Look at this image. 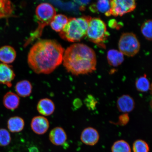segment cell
I'll return each mask as SVG.
<instances>
[{
  "label": "cell",
  "mask_w": 152,
  "mask_h": 152,
  "mask_svg": "<svg viewBox=\"0 0 152 152\" xmlns=\"http://www.w3.org/2000/svg\"><path fill=\"white\" fill-rule=\"evenodd\" d=\"M91 17L84 16L69 19L67 24L60 32L62 39L69 42L80 41L86 36L87 28Z\"/></svg>",
  "instance_id": "cell-3"
},
{
  "label": "cell",
  "mask_w": 152,
  "mask_h": 152,
  "mask_svg": "<svg viewBox=\"0 0 152 152\" xmlns=\"http://www.w3.org/2000/svg\"><path fill=\"white\" fill-rule=\"evenodd\" d=\"M31 127L32 130L36 134L41 135L46 133L49 128L48 119L42 116H37L32 119Z\"/></svg>",
  "instance_id": "cell-10"
},
{
  "label": "cell",
  "mask_w": 152,
  "mask_h": 152,
  "mask_svg": "<svg viewBox=\"0 0 152 152\" xmlns=\"http://www.w3.org/2000/svg\"><path fill=\"white\" fill-rule=\"evenodd\" d=\"M135 103L134 99L129 95H122L117 101V107L119 111L123 113H128L134 110Z\"/></svg>",
  "instance_id": "cell-11"
},
{
  "label": "cell",
  "mask_w": 152,
  "mask_h": 152,
  "mask_svg": "<svg viewBox=\"0 0 152 152\" xmlns=\"http://www.w3.org/2000/svg\"><path fill=\"white\" fill-rule=\"evenodd\" d=\"M91 10L93 11L104 13L106 16H109L110 9V1L102 0L98 1L91 7Z\"/></svg>",
  "instance_id": "cell-20"
},
{
  "label": "cell",
  "mask_w": 152,
  "mask_h": 152,
  "mask_svg": "<svg viewBox=\"0 0 152 152\" xmlns=\"http://www.w3.org/2000/svg\"><path fill=\"white\" fill-rule=\"evenodd\" d=\"M112 152H131L130 145L123 140L115 142L111 147Z\"/></svg>",
  "instance_id": "cell-23"
},
{
  "label": "cell",
  "mask_w": 152,
  "mask_h": 152,
  "mask_svg": "<svg viewBox=\"0 0 152 152\" xmlns=\"http://www.w3.org/2000/svg\"><path fill=\"white\" fill-rule=\"evenodd\" d=\"M130 121V117L128 113H123L118 117V121L115 124L121 126H124L129 123Z\"/></svg>",
  "instance_id": "cell-28"
},
{
  "label": "cell",
  "mask_w": 152,
  "mask_h": 152,
  "mask_svg": "<svg viewBox=\"0 0 152 152\" xmlns=\"http://www.w3.org/2000/svg\"><path fill=\"white\" fill-rule=\"evenodd\" d=\"M36 15L37 20L38 26L30 35L24 45L26 47L36 39L41 37L44 28L50 24L56 15V10L50 4L43 3L37 6L36 8Z\"/></svg>",
  "instance_id": "cell-4"
},
{
  "label": "cell",
  "mask_w": 152,
  "mask_h": 152,
  "mask_svg": "<svg viewBox=\"0 0 152 152\" xmlns=\"http://www.w3.org/2000/svg\"><path fill=\"white\" fill-rule=\"evenodd\" d=\"M11 141V137L8 130L4 129H0V146L5 147Z\"/></svg>",
  "instance_id": "cell-26"
},
{
  "label": "cell",
  "mask_w": 152,
  "mask_h": 152,
  "mask_svg": "<svg viewBox=\"0 0 152 152\" xmlns=\"http://www.w3.org/2000/svg\"><path fill=\"white\" fill-rule=\"evenodd\" d=\"M152 22L151 20H146L142 25L141 31L142 35L149 41H151L152 37Z\"/></svg>",
  "instance_id": "cell-24"
},
{
  "label": "cell",
  "mask_w": 152,
  "mask_h": 152,
  "mask_svg": "<svg viewBox=\"0 0 152 152\" xmlns=\"http://www.w3.org/2000/svg\"><path fill=\"white\" fill-rule=\"evenodd\" d=\"M136 3L134 0H113L110 1L109 16H121L132 12L136 8Z\"/></svg>",
  "instance_id": "cell-7"
},
{
  "label": "cell",
  "mask_w": 152,
  "mask_h": 152,
  "mask_svg": "<svg viewBox=\"0 0 152 152\" xmlns=\"http://www.w3.org/2000/svg\"><path fill=\"white\" fill-rule=\"evenodd\" d=\"M24 126V119L20 117H11L7 121V128L11 132L16 133L21 132L23 130Z\"/></svg>",
  "instance_id": "cell-17"
},
{
  "label": "cell",
  "mask_w": 152,
  "mask_h": 152,
  "mask_svg": "<svg viewBox=\"0 0 152 152\" xmlns=\"http://www.w3.org/2000/svg\"><path fill=\"white\" fill-rule=\"evenodd\" d=\"M66 71L75 75H86L96 70V53L83 43L74 44L64 51L63 61Z\"/></svg>",
  "instance_id": "cell-2"
},
{
  "label": "cell",
  "mask_w": 152,
  "mask_h": 152,
  "mask_svg": "<svg viewBox=\"0 0 152 152\" xmlns=\"http://www.w3.org/2000/svg\"><path fill=\"white\" fill-rule=\"evenodd\" d=\"M109 35L106 24L103 20L100 18H91L89 22L86 35L89 40L104 47V43Z\"/></svg>",
  "instance_id": "cell-5"
},
{
  "label": "cell",
  "mask_w": 152,
  "mask_h": 152,
  "mask_svg": "<svg viewBox=\"0 0 152 152\" xmlns=\"http://www.w3.org/2000/svg\"><path fill=\"white\" fill-rule=\"evenodd\" d=\"M15 90L18 96L22 97H26L31 94L33 86L29 81L21 80L16 83Z\"/></svg>",
  "instance_id": "cell-16"
},
{
  "label": "cell",
  "mask_w": 152,
  "mask_h": 152,
  "mask_svg": "<svg viewBox=\"0 0 152 152\" xmlns=\"http://www.w3.org/2000/svg\"><path fill=\"white\" fill-rule=\"evenodd\" d=\"M14 6L11 1L0 0V18H7L12 14Z\"/></svg>",
  "instance_id": "cell-21"
},
{
  "label": "cell",
  "mask_w": 152,
  "mask_h": 152,
  "mask_svg": "<svg viewBox=\"0 0 152 152\" xmlns=\"http://www.w3.org/2000/svg\"><path fill=\"white\" fill-rule=\"evenodd\" d=\"M80 139L83 143L87 145L94 146L99 139V134L98 131L92 127H87L82 132Z\"/></svg>",
  "instance_id": "cell-9"
},
{
  "label": "cell",
  "mask_w": 152,
  "mask_h": 152,
  "mask_svg": "<svg viewBox=\"0 0 152 152\" xmlns=\"http://www.w3.org/2000/svg\"><path fill=\"white\" fill-rule=\"evenodd\" d=\"M73 107L76 109H79L83 105V102L79 98H76L74 99L73 102Z\"/></svg>",
  "instance_id": "cell-29"
},
{
  "label": "cell",
  "mask_w": 152,
  "mask_h": 152,
  "mask_svg": "<svg viewBox=\"0 0 152 152\" xmlns=\"http://www.w3.org/2000/svg\"><path fill=\"white\" fill-rule=\"evenodd\" d=\"M136 88L139 92H146L151 88L150 81L146 75L139 77L135 83Z\"/></svg>",
  "instance_id": "cell-22"
},
{
  "label": "cell",
  "mask_w": 152,
  "mask_h": 152,
  "mask_svg": "<svg viewBox=\"0 0 152 152\" xmlns=\"http://www.w3.org/2000/svg\"><path fill=\"white\" fill-rule=\"evenodd\" d=\"M28 151L29 152H39V150L37 147L32 146L28 148Z\"/></svg>",
  "instance_id": "cell-30"
},
{
  "label": "cell",
  "mask_w": 152,
  "mask_h": 152,
  "mask_svg": "<svg viewBox=\"0 0 152 152\" xmlns=\"http://www.w3.org/2000/svg\"><path fill=\"white\" fill-rule=\"evenodd\" d=\"M134 152H149V146L145 141L142 140H137L133 144Z\"/></svg>",
  "instance_id": "cell-25"
},
{
  "label": "cell",
  "mask_w": 152,
  "mask_h": 152,
  "mask_svg": "<svg viewBox=\"0 0 152 152\" xmlns=\"http://www.w3.org/2000/svg\"><path fill=\"white\" fill-rule=\"evenodd\" d=\"M15 74L12 66L0 63V84L6 85L8 87L12 86V82Z\"/></svg>",
  "instance_id": "cell-8"
},
{
  "label": "cell",
  "mask_w": 152,
  "mask_h": 152,
  "mask_svg": "<svg viewBox=\"0 0 152 152\" xmlns=\"http://www.w3.org/2000/svg\"><path fill=\"white\" fill-rule=\"evenodd\" d=\"M55 105L52 100L49 98H43L40 100L37 104V111L41 115L49 116L54 113Z\"/></svg>",
  "instance_id": "cell-14"
},
{
  "label": "cell",
  "mask_w": 152,
  "mask_h": 152,
  "mask_svg": "<svg viewBox=\"0 0 152 152\" xmlns=\"http://www.w3.org/2000/svg\"><path fill=\"white\" fill-rule=\"evenodd\" d=\"M84 103L88 110H94L96 109L98 102L94 96L88 94L85 99Z\"/></svg>",
  "instance_id": "cell-27"
},
{
  "label": "cell",
  "mask_w": 152,
  "mask_h": 152,
  "mask_svg": "<svg viewBox=\"0 0 152 152\" xmlns=\"http://www.w3.org/2000/svg\"><path fill=\"white\" fill-rule=\"evenodd\" d=\"M16 52L14 48L10 45H4L0 48V61L9 64L14 61Z\"/></svg>",
  "instance_id": "cell-13"
},
{
  "label": "cell",
  "mask_w": 152,
  "mask_h": 152,
  "mask_svg": "<svg viewBox=\"0 0 152 152\" xmlns=\"http://www.w3.org/2000/svg\"><path fill=\"white\" fill-rule=\"evenodd\" d=\"M122 53L115 49L108 51L107 59L110 65L116 67L122 64L124 61V56Z\"/></svg>",
  "instance_id": "cell-18"
},
{
  "label": "cell",
  "mask_w": 152,
  "mask_h": 152,
  "mask_svg": "<svg viewBox=\"0 0 152 152\" xmlns=\"http://www.w3.org/2000/svg\"><path fill=\"white\" fill-rule=\"evenodd\" d=\"M140 47V42L133 33H124L120 38L118 42L119 51L125 56H134L139 52Z\"/></svg>",
  "instance_id": "cell-6"
},
{
  "label": "cell",
  "mask_w": 152,
  "mask_h": 152,
  "mask_svg": "<svg viewBox=\"0 0 152 152\" xmlns=\"http://www.w3.org/2000/svg\"><path fill=\"white\" fill-rule=\"evenodd\" d=\"M49 140L52 143L57 146L65 144L67 140L65 131L61 127H57L53 129L49 134Z\"/></svg>",
  "instance_id": "cell-12"
},
{
  "label": "cell",
  "mask_w": 152,
  "mask_h": 152,
  "mask_svg": "<svg viewBox=\"0 0 152 152\" xmlns=\"http://www.w3.org/2000/svg\"><path fill=\"white\" fill-rule=\"evenodd\" d=\"M64 52V49L56 41L41 40L28 52V66L36 73H51L62 64Z\"/></svg>",
  "instance_id": "cell-1"
},
{
  "label": "cell",
  "mask_w": 152,
  "mask_h": 152,
  "mask_svg": "<svg viewBox=\"0 0 152 152\" xmlns=\"http://www.w3.org/2000/svg\"><path fill=\"white\" fill-rule=\"evenodd\" d=\"M20 99L18 94L13 92H7L3 97L4 105L9 110L16 109L20 105Z\"/></svg>",
  "instance_id": "cell-15"
},
{
  "label": "cell",
  "mask_w": 152,
  "mask_h": 152,
  "mask_svg": "<svg viewBox=\"0 0 152 152\" xmlns=\"http://www.w3.org/2000/svg\"><path fill=\"white\" fill-rule=\"evenodd\" d=\"M68 20L65 15H56L50 24L51 27L54 31L60 33L67 24Z\"/></svg>",
  "instance_id": "cell-19"
}]
</instances>
